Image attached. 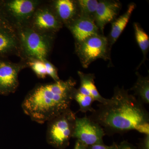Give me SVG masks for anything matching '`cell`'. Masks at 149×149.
<instances>
[{
    "label": "cell",
    "instance_id": "7a4b0ae2",
    "mask_svg": "<svg viewBox=\"0 0 149 149\" xmlns=\"http://www.w3.org/2000/svg\"><path fill=\"white\" fill-rule=\"evenodd\" d=\"M76 84L75 80L70 77L65 80L38 84L22 102L24 113L37 123L48 122L70 109Z\"/></svg>",
    "mask_w": 149,
    "mask_h": 149
},
{
    "label": "cell",
    "instance_id": "ffe728a7",
    "mask_svg": "<svg viewBox=\"0 0 149 149\" xmlns=\"http://www.w3.org/2000/svg\"><path fill=\"white\" fill-rule=\"evenodd\" d=\"M25 62L28 68H31L38 78L44 79L46 76H48L45 61L32 60Z\"/></svg>",
    "mask_w": 149,
    "mask_h": 149
},
{
    "label": "cell",
    "instance_id": "ac0fdd59",
    "mask_svg": "<svg viewBox=\"0 0 149 149\" xmlns=\"http://www.w3.org/2000/svg\"><path fill=\"white\" fill-rule=\"evenodd\" d=\"M77 2L80 15L89 17L94 20L99 1L97 0H77Z\"/></svg>",
    "mask_w": 149,
    "mask_h": 149
},
{
    "label": "cell",
    "instance_id": "3957f363",
    "mask_svg": "<svg viewBox=\"0 0 149 149\" xmlns=\"http://www.w3.org/2000/svg\"><path fill=\"white\" fill-rule=\"evenodd\" d=\"M19 57L22 61L47 60L53 47L56 35L41 33L28 24L17 27Z\"/></svg>",
    "mask_w": 149,
    "mask_h": 149
},
{
    "label": "cell",
    "instance_id": "ba28073f",
    "mask_svg": "<svg viewBox=\"0 0 149 149\" xmlns=\"http://www.w3.org/2000/svg\"><path fill=\"white\" fill-rule=\"evenodd\" d=\"M105 135L104 129L98 123L87 116L76 117L72 138H75L85 147L103 143Z\"/></svg>",
    "mask_w": 149,
    "mask_h": 149
},
{
    "label": "cell",
    "instance_id": "6da1fadb",
    "mask_svg": "<svg viewBox=\"0 0 149 149\" xmlns=\"http://www.w3.org/2000/svg\"><path fill=\"white\" fill-rule=\"evenodd\" d=\"M98 108L89 117L101 126L105 134L124 133L149 122V113L144 104L123 87H116L111 98L99 104Z\"/></svg>",
    "mask_w": 149,
    "mask_h": 149
},
{
    "label": "cell",
    "instance_id": "8fae6325",
    "mask_svg": "<svg viewBox=\"0 0 149 149\" xmlns=\"http://www.w3.org/2000/svg\"><path fill=\"white\" fill-rule=\"evenodd\" d=\"M67 28L74 37L75 44L82 42L93 36L102 34L94 19L81 15Z\"/></svg>",
    "mask_w": 149,
    "mask_h": 149
},
{
    "label": "cell",
    "instance_id": "2e32d148",
    "mask_svg": "<svg viewBox=\"0 0 149 149\" xmlns=\"http://www.w3.org/2000/svg\"><path fill=\"white\" fill-rule=\"evenodd\" d=\"M137 81L133 87L130 89L134 93V96H138V98L143 104L149 103V76L143 77L139 72H136Z\"/></svg>",
    "mask_w": 149,
    "mask_h": 149
},
{
    "label": "cell",
    "instance_id": "44dd1931",
    "mask_svg": "<svg viewBox=\"0 0 149 149\" xmlns=\"http://www.w3.org/2000/svg\"><path fill=\"white\" fill-rule=\"evenodd\" d=\"M0 28H4L16 31L14 27L8 21L0 8Z\"/></svg>",
    "mask_w": 149,
    "mask_h": 149
},
{
    "label": "cell",
    "instance_id": "277c9868",
    "mask_svg": "<svg viewBox=\"0 0 149 149\" xmlns=\"http://www.w3.org/2000/svg\"><path fill=\"white\" fill-rule=\"evenodd\" d=\"M76 114L68 110L48 123L47 141L48 143L58 149H64L69 146L75 127Z\"/></svg>",
    "mask_w": 149,
    "mask_h": 149
},
{
    "label": "cell",
    "instance_id": "7402d4cb",
    "mask_svg": "<svg viewBox=\"0 0 149 149\" xmlns=\"http://www.w3.org/2000/svg\"><path fill=\"white\" fill-rule=\"evenodd\" d=\"M118 144L113 143L111 146H108L103 143L95 144L87 147V149H118Z\"/></svg>",
    "mask_w": 149,
    "mask_h": 149
},
{
    "label": "cell",
    "instance_id": "9a60e30c",
    "mask_svg": "<svg viewBox=\"0 0 149 149\" xmlns=\"http://www.w3.org/2000/svg\"><path fill=\"white\" fill-rule=\"evenodd\" d=\"M136 7V5L134 3H131L128 5L125 13L111 22V30L109 38H108L111 48L116 42L125 29Z\"/></svg>",
    "mask_w": 149,
    "mask_h": 149
},
{
    "label": "cell",
    "instance_id": "484cf974",
    "mask_svg": "<svg viewBox=\"0 0 149 149\" xmlns=\"http://www.w3.org/2000/svg\"><path fill=\"white\" fill-rule=\"evenodd\" d=\"M73 149H87V147H85L79 141L76 140Z\"/></svg>",
    "mask_w": 149,
    "mask_h": 149
},
{
    "label": "cell",
    "instance_id": "d4e9b609",
    "mask_svg": "<svg viewBox=\"0 0 149 149\" xmlns=\"http://www.w3.org/2000/svg\"><path fill=\"white\" fill-rule=\"evenodd\" d=\"M141 149H149V135H145L141 143Z\"/></svg>",
    "mask_w": 149,
    "mask_h": 149
},
{
    "label": "cell",
    "instance_id": "cb8c5ba5",
    "mask_svg": "<svg viewBox=\"0 0 149 149\" xmlns=\"http://www.w3.org/2000/svg\"><path fill=\"white\" fill-rule=\"evenodd\" d=\"M118 149H139L128 141H123L118 145Z\"/></svg>",
    "mask_w": 149,
    "mask_h": 149
},
{
    "label": "cell",
    "instance_id": "4fadbf2b",
    "mask_svg": "<svg viewBox=\"0 0 149 149\" xmlns=\"http://www.w3.org/2000/svg\"><path fill=\"white\" fill-rule=\"evenodd\" d=\"M19 57V46L16 31L0 28V58L10 56Z\"/></svg>",
    "mask_w": 149,
    "mask_h": 149
},
{
    "label": "cell",
    "instance_id": "603a6c76",
    "mask_svg": "<svg viewBox=\"0 0 149 149\" xmlns=\"http://www.w3.org/2000/svg\"><path fill=\"white\" fill-rule=\"evenodd\" d=\"M135 130L145 135H149V122L144 123L137 125Z\"/></svg>",
    "mask_w": 149,
    "mask_h": 149
},
{
    "label": "cell",
    "instance_id": "9c48e42d",
    "mask_svg": "<svg viewBox=\"0 0 149 149\" xmlns=\"http://www.w3.org/2000/svg\"><path fill=\"white\" fill-rule=\"evenodd\" d=\"M28 68L25 62L14 63L7 58H0V95L15 93L19 85L18 77L22 70Z\"/></svg>",
    "mask_w": 149,
    "mask_h": 149
},
{
    "label": "cell",
    "instance_id": "7c38bea8",
    "mask_svg": "<svg viewBox=\"0 0 149 149\" xmlns=\"http://www.w3.org/2000/svg\"><path fill=\"white\" fill-rule=\"evenodd\" d=\"M58 18L67 28L80 15L77 0L48 1Z\"/></svg>",
    "mask_w": 149,
    "mask_h": 149
},
{
    "label": "cell",
    "instance_id": "e0dca14e",
    "mask_svg": "<svg viewBox=\"0 0 149 149\" xmlns=\"http://www.w3.org/2000/svg\"><path fill=\"white\" fill-rule=\"evenodd\" d=\"M133 27L136 41L143 55V60L138 67L139 68L147 59V56L149 49V37L139 23H134Z\"/></svg>",
    "mask_w": 149,
    "mask_h": 149
},
{
    "label": "cell",
    "instance_id": "52a82bcc",
    "mask_svg": "<svg viewBox=\"0 0 149 149\" xmlns=\"http://www.w3.org/2000/svg\"><path fill=\"white\" fill-rule=\"evenodd\" d=\"M28 25L41 33L54 35L63 26L48 1H45L36 9Z\"/></svg>",
    "mask_w": 149,
    "mask_h": 149
},
{
    "label": "cell",
    "instance_id": "5b68a950",
    "mask_svg": "<svg viewBox=\"0 0 149 149\" xmlns=\"http://www.w3.org/2000/svg\"><path fill=\"white\" fill-rule=\"evenodd\" d=\"M75 52L82 66L87 68L98 59L110 60L111 48L108 38L104 35H95L81 43L75 44Z\"/></svg>",
    "mask_w": 149,
    "mask_h": 149
},
{
    "label": "cell",
    "instance_id": "30bf717a",
    "mask_svg": "<svg viewBox=\"0 0 149 149\" xmlns=\"http://www.w3.org/2000/svg\"><path fill=\"white\" fill-rule=\"evenodd\" d=\"M121 4L118 1L104 0L99 1L94 20L101 33L107 24L116 19L121 9Z\"/></svg>",
    "mask_w": 149,
    "mask_h": 149
},
{
    "label": "cell",
    "instance_id": "d6986e66",
    "mask_svg": "<svg viewBox=\"0 0 149 149\" xmlns=\"http://www.w3.org/2000/svg\"><path fill=\"white\" fill-rule=\"evenodd\" d=\"M73 100H75L79 104L80 110L82 112L86 113L88 111L92 112L95 110L92 107L93 103L95 101V100L90 96L79 93L77 89L73 95Z\"/></svg>",
    "mask_w": 149,
    "mask_h": 149
},
{
    "label": "cell",
    "instance_id": "8992f818",
    "mask_svg": "<svg viewBox=\"0 0 149 149\" xmlns=\"http://www.w3.org/2000/svg\"><path fill=\"white\" fill-rule=\"evenodd\" d=\"M42 0H0V8L15 29L27 25Z\"/></svg>",
    "mask_w": 149,
    "mask_h": 149
},
{
    "label": "cell",
    "instance_id": "5bb4252c",
    "mask_svg": "<svg viewBox=\"0 0 149 149\" xmlns=\"http://www.w3.org/2000/svg\"><path fill=\"white\" fill-rule=\"evenodd\" d=\"M77 74L80 79V87L77 89L79 93L92 97L95 101L99 102L100 103L106 102L108 99L102 97L95 85V74H87L80 71L77 72Z\"/></svg>",
    "mask_w": 149,
    "mask_h": 149
}]
</instances>
